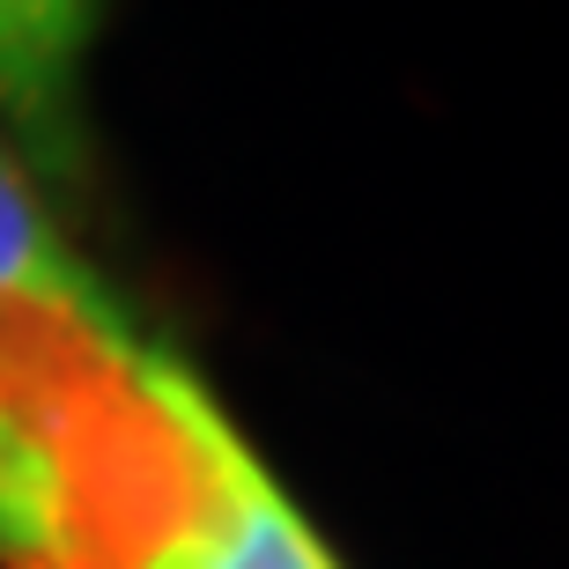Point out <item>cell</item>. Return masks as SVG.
Returning <instances> with one entry per match:
<instances>
[{
    "label": "cell",
    "instance_id": "1",
    "mask_svg": "<svg viewBox=\"0 0 569 569\" xmlns=\"http://www.w3.org/2000/svg\"><path fill=\"white\" fill-rule=\"evenodd\" d=\"M230 415L170 340L0 296V562L170 569Z\"/></svg>",
    "mask_w": 569,
    "mask_h": 569
},
{
    "label": "cell",
    "instance_id": "2",
    "mask_svg": "<svg viewBox=\"0 0 569 569\" xmlns=\"http://www.w3.org/2000/svg\"><path fill=\"white\" fill-rule=\"evenodd\" d=\"M97 38V0H0V119L22 163L52 186L89 178L82 67Z\"/></svg>",
    "mask_w": 569,
    "mask_h": 569
},
{
    "label": "cell",
    "instance_id": "3",
    "mask_svg": "<svg viewBox=\"0 0 569 569\" xmlns=\"http://www.w3.org/2000/svg\"><path fill=\"white\" fill-rule=\"evenodd\" d=\"M170 569H340V555L318 540V526L289 503V488L267 473V459L230 422V437L214 451L208 526L170 555Z\"/></svg>",
    "mask_w": 569,
    "mask_h": 569
},
{
    "label": "cell",
    "instance_id": "4",
    "mask_svg": "<svg viewBox=\"0 0 569 569\" xmlns=\"http://www.w3.org/2000/svg\"><path fill=\"white\" fill-rule=\"evenodd\" d=\"M0 296H8V303L67 311V318H82V326H111V333L133 326L119 289L60 237V222L44 214L38 186L16 170L8 148H0Z\"/></svg>",
    "mask_w": 569,
    "mask_h": 569
}]
</instances>
